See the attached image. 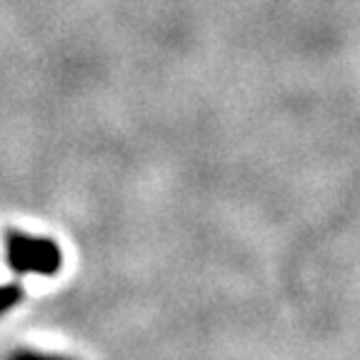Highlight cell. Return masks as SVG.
Listing matches in <instances>:
<instances>
[{
  "instance_id": "obj_1",
  "label": "cell",
  "mask_w": 360,
  "mask_h": 360,
  "mask_svg": "<svg viewBox=\"0 0 360 360\" xmlns=\"http://www.w3.org/2000/svg\"><path fill=\"white\" fill-rule=\"evenodd\" d=\"M6 258L18 278L56 276L63 268V253L53 238L30 236L22 231H6Z\"/></svg>"
},
{
  "instance_id": "obj_2",
  "label": "cell",
  "mask_w": 360,
  "mask_h": 360,
  "mask_svg": "<svg viewBox=\"0 0 360 360\" xmlns=\"http://www.w3.org/2000/svg\"><path fill=\"white\" fill-rule=\"evenodd\" d=\"M22 300V285L20 283H8L0 285V315H6Z\"/></svg>"
},
{
  "instance_id": "obj_3",
  "label": "cell",
  "mask_w": 360,
  "mask_h": 360,
  "mask_svg": "<svg viewBox=\"0 0 360 360\" xmlns=\"http://www.w3.org/2000/svg\"><path fill=\"white\" fill-rule=\"evenodd\" d=\"M8 360H70V358H63V355H53V353H40V350H15V353L8 355Z\"/></svg>"
}]
</instances>
